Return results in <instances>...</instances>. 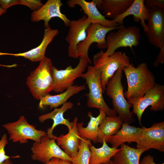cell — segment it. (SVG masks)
<instances>
[{"label":"cell","mask_w":164,"mask_h":164,"mask_svg":"<svg viewBox=\"0 0 164 164\" xmlns=\"http://www.w3.org/2000/svg\"><path fill=\"white\" fill-rule=\"evenodd\" d=\"M88 63L86 59L80 58L78 63L74 68L69 65L64 69L58 70L53 66V90L56 92L62 93L73 86L74 80L80 77L84 73Z\"/></svg>","instance_id":"cell-10"},{"label":"cell","mask_w":164,"mask_h":164,"mask_svg":"<svg viewBox=\"0 0 164 164\" xmlns=\"http://www.w3.org/2000/svg\"><path fill=\"white\" fill-rule=\"evenodd\" d=\"M91 144V140L81 138L77 157L72 162L74 164H89L91 156L89 145Z\"/></svg>","instance_id":"cell-28"},{"label":"cell","mask_w":164,"mask_h":164,"mask_svg":"<svg viewBox=\"0 0 164 164\" xmlns=\"http://www.w3.org/2000/svg\"><path fill=\"white\" fill-rule=\"evenodd\" d=\"M141 37L140 28L135 26L125 27L120 25L117 31L111 32L106 36L107 50L106 54L108 56L113 54L118 48L129 47H132L139 45Z\"/></svg>","instance_id":"cell-6"},{"label":"cell","mask_w":164,"mask_h":164,"mask_svg":"<svg viewBox=\"0 0 164 164\" xmlns=\"http://www.w3.org/2000/svg\"><path fill=\"white\" fill-rule=\"evenodd\" d=\"M123 122L118 116H106L98 128L97 142L102 144L103 140L107 143L110 138L115 135L121 127Z\"/></svg>","instance_id":"cell-25"},{"label":"cell","mask_w":164,"mask_h":164,"mask_svg":"<svg viewBox=\"0 0 164 164\" xmlns=\"http://www.w3.org/2000/svg\"><path fill=\"white\" fill-rule=\"evenodd\" d=\"M59 33L58 29H52L49 26L45 29L42 40L38 46L24 53H10L0 52V55H7L15 56H22L32 62L40 61L45 57L46 50L48 45Z\"/></svg>","instance_id":"cell-18"},{"label":"cell","mask_w":164,"mask_h":164,"mask_svg":"<svg viewBox=\"0 0 164 164\" xmlns=\"http://www.w3.org/2000/svg\"><path fill=\"white\" fill-rule=\"evenodd\" d=\"M141 134L136 143V148L147 151L150 149L164 152V121L153 124L149 128L142 126Z\"/></svg>","instance_id":"cell-12"},{"label":"cell","mask_w":164,"mask_h":164,"mask_svg":"<svg viewBox=\"0 0 164 164\" xmlns=\"http://www.w3.org/2000/svg\"><path fill=\"white\" fill-rule=\"evenodd\" d=\"M3 164H13L10 160V158L6 160Z\"/></svg>","instance_id":"cell-38"},{"label":"cell","mask_w":164,"mask_h":164,"mask_svg":"<svg viewBox=\"0 0 164 164\" xmlns=\"http://www.w3.org/2000/svg\"><path fill=\"white\" fill-rule=\"evenodd\" d=\"M78 118L74 119L73 125L72 129L69 130L66 135L62 134L56 137L57 144L63 151L72 159L76 157L79 148L81 138L79 136L77 125Z\"/></svg>","instance_id":"cell-17"},{"label":"cell","mask_w":164,"mask_h":164,"mask_svg":"<svg viewBox=\"0 0 164 164\" xmlns=\"http://www.w3.org/2000/svg\"><path fill=\"white\" fill-rule=\"evenodd\" d=\"M149 13L145 35L151 44L160 48L164 44V10L150 9Z\"/></svg>","instance_id":"cell-14"},{"label":"cell","mask_w":164,"mask_h":164,"mask_svg":"<svg viewBox=\"0 0 164 164\" xmlns=\"http://www.w3.org/2000/svg\"><path fill=\"white\" fill-rule=\"evenodd\" d=\"M116 28L105 27L98 23L91 24L86 30L87 35L85 39L80 43L77 46V53L79 58L86 59L88 63L92 62L88 55V50L91 45L93 43H96L97 46L100 49L107 48L106 37L107 34Z\"/></svg>","instance_id":"cell-11"},{"label":"cell","mask_w":164,"mask_h":164,"mask_svg":"<svg viewBox=\"0 0 164 164\" xmlns=\"http://www.w3.org/2000/svg\"><path fill=\"white\" fill-rule=\"evenodd\" d=\"M134 0H93L98 9L105 17L114 19L125 12Z\"/></svg>","instance_id":"cell-21"},{"label":"cell","mask_w":164,"mask_h":164,"mask_svg":"<svg viewBox=\"0 0 164 164\" xmlns=\"http://www.w3.org/2000/svg\"><path fill=\"white\" fill-rule=\"evenodd\" d=\"M80 77L86 80L89 92L85 94L87 98V107L103 110L107 116H116L115 111L109 108L103 98L100 71L93 66H89L87 72Z\"/></svg>","instance_id":"cell-4"},{"label":"cell","mask_w":164,"mask_h":164,"mask_svg":"<svg viewBox=\"0 0 164 164\" xmlns=\"http://www.w3.org/2000/svg\"><path fill=\"white\" fill-rule=\"evenodd\" d=\"M127 83V90L124 96L129 101H135L143 96L156 83L155 77L143 62L135 67L132 63L123 68Z\"/></svg>","instance_id":"cell-1"},{"label":"cell","mask_w":164,"mask_h":164,"mask_svg":"<svg viewBox=\"0 0 164 164\" xmlns=\"http://www.w3.org/2000/svg\"><path fill=\"white\" fill-rule=\"evenodd\" d=\"M99 113L96 117H94L91 111L88 113L90 121L87 127H84L83 122H78L77 127L79 136L81 138L89 139L94 143L97 142V136L99 125L103 119L106 116L104 111L99 109Z\"/></svg>","instance_id":"cell-23"},{"label":"cell","mask_w":164,"mask_h":164,"mask_svg":"<svg viewBox=\"0 0 164 164\" xmlns=\"http://www.w3.org/2000/svg\"><path fill=\"white\" fill-rule=\"evenodd\" d=\"M53 66L51 59L45 56L27 77L26 84L35 99L40 100L53 90Z\"/></svg>","instance_id":"cell-2"},{"label":"cell","mask_w":164,"mask_h":164,"mask_svg":"<svg viewBox=\"0 0 164 164\" xmlns=\"http://www.w3.org/2000/svg\"><path fill=\"white\" fill-rule=\"evenodd\" d=\"M2 126L9 134V140L14 142L26 143L28 139L39 142L41 138L46 135V132L38 130L36 126L29 124L24 115L21 116L17 121L3 124Z\"/></svg>","instance_id":"cell-8"},{"label":"cell","mask_w":164,"mask_h":164,"mask_svg":"<svg viewBox=\"0 0 164 164\" xmlns=\"http://www.w3.org/2000/svg\"><path fill=\"white\" fill-rule=\"evenodd\" d=\"M130 15H134V19L136 22L140 20L144 32H147L148 29L145 21L148 19L149 10L145 7L144 0H134L132 5L125 12L117 16L113 20L119 25H123L124 19Z\"/></svg>","instance_id":"cell-20"},{"label":"cell","mask_w":164,"mask_h":164,"mask_svg":"<svg viewBox=\"0 0 164 164\" xmlns=\"http://www.w3.org/2000/svg\"><path fill=\"white\" fill-rule=\"evenodd\" d=\"M63 5L60 0H48L39 9L32 13L31 21H43L44 27L46 28L50 26L49 22L51 19L56 17L61 19L65 26H68L70 20L61 12V7Z\"/></svg>","instance_id":"cell-15"},{"label":"cell","mask_w":164,"mask_h":164,"mask_svg":"<svg viewBox=\"0 0 164 164\" xmlns=\"http://www.w3.org/2000/svg\"><path fill=\"white\" fill-rule=\"evenodd\" d=\"M60 159L56 158H53L46 164H59Z\"/></svg>","instance_id":"cell-35"},{"label":"cell","mask_w":164,"mask_h":164,"mask_svg":"<svg viewBox=\"0 0 164 164\" xmlns=\"http://www.w3.org/2000/svg\"><path fill=\"white\" fill-rule=\"evenodd\" d=\"M73 104L71 102L68 101L63 104L59 108H55L52 111L39 116V121L42 123L48 119H51L53 121L52 126L47 130L46 135L50 138H53L56 136L53 134L54 128L59 125H66L69 130H71L73 125V122L70 121L68 119L64 118L63 114L67 111L71 109L73 107Z\"/></svg>","instance_id":"cell-19"},{"label":"cell","mask_w":164,"mask_h":164,"mask_svg":"<svg viewBox=\"0 0 164 164\" xmlns=\"http://www.w3.org/2000/svg\"><path fill=\"white\" fill-rule=\"evenodd\" d=\"M93 61L94 67L101 73L103 94L106 90V85L108 81L115 72L120 67L124 68L130 64L129 57L125 53L114 52L112 55L108 56L102 50L94 55Z\"/></svg>","instance_id":"cell-5"},{"label":"cell","mask_w":164,"mask_h":164,"mask_svg":"<svg viewBox=\"0 0 164 164\" xmlns=\"http://www.w3.org/2000/svg\"><path fill=\"white\" fill-rule=\"evenodd\" d=\"M85 89L84 84L80 86L75 85L69 87L65 91L59 94L52 95L49 94L40 99L39 107L42 109L46 106H49L51 109L57 108L66 103L69 98L73 95Z\"/></svg>","instance_id":"cell-24"},{"label":"cell","mask_w":164,"mask_h":164,"mask_svg":"<svg viewBox=\"0 0 164 164\" xmlns=\"http://www.w3.org/2000/svg\"><path fill=\"white\" fill-rule=\"evenodd\" d=\"M19 5H26L34 11L39 9L44 4L39 0H19Z\"/></svg>","instance_id":"cell-31"},{"label":"cell","mask_w":164,"mask_h":164,"mask_svg":"<svg viewBox=\"0 0 164 164\" xmlns=\"http://www.w3.org/2000/svg\"><path fill=\"white\" fill-rule=\"evenodd\" d=\"M141 128L123 122L121 127L114 135L111 137L109 142L111 147L118 148L123 143L136 142L141 134Z\"/></svg>","instance_id":"cell-22"},{"label":"cell","mask_w":164,"mask_h":164,"mask_svg":"<svg viewBox=\"0 0 164 164\" xmlns=\"http://www.w3.org/2000/svg\"><path fill=\"white\" fill-rule=\"evenodd\" d=\"M120 146V150L112 158L114 164H139L141 155L147 151L131 147L125 143Z\"/></svg>","instance_id":"cell-26"},{"label":"cell","mask_w":164,"mask_h":164,"mask_svg":"<svg viewBox=\"0 0 164 164\" xmlns=\"http://www.w3.org/2000/svg\"><path fill=\"white\" fill-rule=\"evenodd\" d=\"M59 164H74L71 162L60 159Z\"/></svg>","instance_id":"cell-36"},{"label":"cell","mask_w":164,"mask_h":164,"mask_svg":"<svg viewBox=\"0 0 164 164\" xmlns=\"http://www.w3.org/2000/svg\"><path fill=\"white\" fill-rule=\"evenodd\" d=\"M8 143L7 135L5 133L2 135L0 140V164H3L6 160L9 159L11 158H19L20 157L19 155L10 157L6 155L5 147Z\"/></svg>","instance_id":"cell-29"},{"label":"cell","mask_w":164,"mask_h":164,"mask_svg":"<svg viewBox=\"0 0 164 164\" xmlns=\"http://www.w3.org/2000/svg\"><path fill=\"white\" fill-rule=\"evenodd\" d=\"M91 23L85 15L77 20H70L68 32L65 38L68 44V56L74 59L79 58L77 53V46L86 38V30Z\"/></svg>","instance_id":"cell-13"},{"label":"cell","mask_w":164,"mask_h":164,"mask_svg":"<svg viewBox=\"0 0 164 164\" xmlns=\"http://www.w3.org/2000/svg\"><path fill=\"white\" fill-rule=\"evenodd\" d=\"M102 144V146L98 148H96L92 144L90 145L91 156L89 164H107L121 149L109 147L104 140Z\"/></svg>","instance_id":"cell-27"},{"label":"cell","mask_w":164,"mask_h":164,"mask_svg":"<svg viewBox=\"0 0 164 164\" xmlns=\"http://www.w3.org/2000/svg\"><path fill=\"white\" fill-rule=\"evenodd\" d=\"M132 104L133 113L136 115L139 124L142 125V117L145 109L151 106L153 111H162L164 109V85L156 83L142 97L135 101H127Z\"/></svg>","instance_id":"cell-7"},{"label":"cell","mask_w":164,"mask_h":164,"mask_svg":"<svg viewBox=\"0 0 164 164\" xmlns=\"http://www.w3.org/2000/svg\"><path fill=\"white\" fill-rule=\"evenodd\" d=\"M56 137L50 138L46 135L41 138L39 142H35L31 148L32 159L44 164L49 162L53 158L72 162V159L55 142Z\"/></svg>","instance_id":"cell-9"},{"label":"cell","mask_w":164,"mask_h":164,"mask_svg":"<svg viewBox=\"0 0 164 164\" xmlns=\"http://www.w3.org/2000/svg\"><path fill=\"white\" fill-rule=\"evenodd\" d=\"M123 68H119L109 80L106 85L105 90L106 95L112 99L113 109L123 122L130 125L134 123L135 119L133 116V112L130 110L132 105L124 96V87L121 82Z\"/></svg>","instance_id":"cell-3"},{"label":"cell","mask_w":164,"mask_h":164,"mask_svg":"<svg viewBox=\"0 0 164 164\" xmlns=\"http://www.w3.org/2000/svg\"><path fill=\"white\" fill-rule=\"evenodd\" d=\"M160 50L156 58V60L153 63L154 66L157 67L160 63L162 64L164 62V44L160 48Z\"/></svg>","instance_id":"cell-33"},{"label":"cell","mask_w":164,"mask_h":164,"mask_svg":"<svg viewBox=\"0 0 164 164\" xmlns=\"http://www.w3.org/2000/svg\"><path fill=\"white\" fill-rule=\"evenodd\" d=\"M106 164H114L113 163V162L112 160H111L108 163Z\"/></svg>","instance_id":"cell-39"},{"label":"cell","mask_w":164,"mask_h":164,"mask_svg":"<svg viewBox=\"0 0 164 164\" xmlns=\"http://www.w3.org/2000/svg\"><path fill=\"white\" fill-rule=\"evenodd\" d=\"M6 9H3L1 6H0V16L3 14L6 13Z\"/></svg>","instance_id":"cell-37"},{"label":"cell","mask_w":164,"mask_h":164,"mask_svg":"<svg viewBox=\"0 0 164 164\" xmlns=\"http://www.w3.org/2000/svg\"><path fill=\"white\" fill-rule=\"evenodd\" d=\"M67 4L71 8L76 5L80 6L91 24L98 23L109 28H116L119 25L113 20L106 18L100 12L93 0L90 2L85 0H69Z\"/></svg>","instance_id":"cell-16"},{"label":"cell","mask_w":164,"mask_h":164,"mask_svg":"<svg viewBox=\"0 0 164 164\" xmlns=\"http://www.w3.org/2000/svg\"><path fill=\"white\" fill-rule=\"evenodd\" d=\"M154 157L149 154L144 156L139 162V164H158L154 161ZM159 164H164V163Z\"/></svg>","instance_id":"cell-34"},{"label":"cell","mask_w":164,"mask_h":164,"mask_svg":"<svg viewBox=\"0 0 164 164\" xmlns=\"http://www.w3.org/2000/svg\"><path fill=\"white\" fill-rule=\"evenodd\" d=\"M19 0H0V6L4 9L14 5H19Z\"/></svg>","instance_id":"cell-32"},{"label":"cell","mask_w":164,"mask_h":164,"mask_svg":"<svg viewBox=\"0 0 164 164\" xmlns=\"http://www.w3.org/2000/svg\"><path fill=\"white\" fill-rule=\"evenodd\" d=\"M144 4L149 10L159 9L164 10V0H144Z\"/></svg>","instance_id":"cell-30"}]
</instances>
